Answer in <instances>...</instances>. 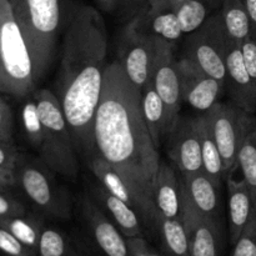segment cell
<instances>
[{
    "instance_id": "8d00e7d4",
    "label": "cell",
    "mask_w": 256,
    "mask_h": 256,
    "mask_svg": "<svg viewBox=\"0 0 256 256\" xmlns=\"http://www.w3.org/2000/svg\"><path fill=\"white\" fill-rule=\"evenodd\" d=\"M20 152L12 145V142L0 140V168L2 169L14 170Z\"/></svg>"
},
{
    "instance_id": "44dd1931",
    "label": "cell",
    "mask_w": 256,
    "mask_h": 256,
    "mask_svg": "<svg viewBox=\"0 0 256 256\" xmlns=\"http://www.w3.org/2000/svg\"><path fill=\"white\" fill-rule=\"evenodd\" d=\"M180 182L182 192L200 214L219 220V188L204 172L182 174Z\"/></svg>"
},
{
    "instance_id": "d6a6232c",
    "label": "cell",
    "mask_w": 256,
    "mask_h": 256,
    "mask_svg": "<svg viewBox=\"0 0 256 256\" xmlns=\"http://www.w3.org/2000/svg\"><path fill=\"white\" fill-rule=\"evenodd\" d=\"M28 210L19 199L9 192H0V220L25 214Z\"/></svg>"
},
{
    "instance_id": "f546056e",
    "label": "cell",
    "mask_w": 256,
    "mask_h": 256,
    "mask_svg": "<svg viewBox=\"0 0 256 256\" xmlns=\"http://www.w3.org/2000/svg\"><path fill=\"white\" fill-rule=\"evenodd\" d=\"M238 166L242 170V179L246 182L256 210V130L245 140L239 154Z\"/></svg>"
},
{
    "instance_id": "ffe728a7",
    "label": "cell",
    "mask_w": 256,
    "mask_h": 256,
    "mask_svg": "<svg viewBox=\"0 0 256 256\" xmlns=\"http://www.w3.org/2000/svg\"><path fill=\"white\" fill-rule=\"evenodd\" d=\"M152 199L156 214L169 219H182L180 178H178L174 168L169 166L164 162H160L159 169L155 175Z\"/></svg>"
},
{
    "instance_id": "8fae6325",
    "label": "cell",
    "mask_w": 256,
    "mask_h": 256,
    "mask_svg": "<svg viewBox=\"0 0 256 256\" xmlns=\"http://www.w3.org/2000/svg\"><path fill=\"white\" fill-rule=\"evenodd\" d=\"M166 138L168 155L180 174L202 172L199 115L180 116Z\"/></svg>"
},
{
    "instance_id": "7402d4cb",
    "label": "cell",
    "mask_w": 256,
    "mask_h": 256,
    "mask_svg": "<svg viewBox=\"0 0 256 256\" xmlns=\"http://www.w3.org/2000/svg\"><path fill=\"white\" fill-rule=\"evenodd\" d=\"M228 190H229V200H228L229 242L234 246L256 210L252 194L244 179H228Z\"/></svg>"
},
{
    "instance_id": "e575fe53",
    "label": "cell",
    "mask_w": 256,
    "mask_h": 256,
    "mask_svg": "<svg viewBox=\"0 0 256 256\" xmlns=\"http://www.w3.org/2000/svg\"><path fill=\"white\" fill-rule=\"evenodd\" d=\"M242 50L245 65L256 89V40L254 38L245 40L242 44Z\"/></svg>"
},
{
    "instance_id": "74e56055",
    "label": "cell",
    "mask_w": 256,
    "mask_h": 256,
    "mask_svg": "<svg viewBox=\"0 0 256 256\" xmlns=\"http://www.w3.org/2000/svg\"><path fill=\"white\" fill-rule=\"evenodd\" d=\"M148 0H122V12L129 20L148 9Z\"/></svg>"
},
{
    "instance_id": "60d3db41",
    "label": "cell",
    "mask_w": 256,
    "mask_h": 256,
    "mask_svg": "<svg viewBox=\"0 0 256 256\" xmlns=\"http://www.w3.org/2000/svg\"><path fill=\"white\" fill-rule=\"evenodd\" d=\"M244 4L246 6L248 14H249L250 24H252V36L256 40V0H244Z\"/></svg>"
},
{
    "instance_id": "4316f807",
    "label": "cell",
    "mask_w": 256,
    "mask_h": 256,
    "mask_svg": "<svg viewBox=\"0 0 256 256\" xmlns=\"http://www.w3.org/2000/svg\"><path fill=\"white\" fill-rule=\"evenodd\" d=\"M199 132L200 139H202V172L220 189L222 179L226 176V174H225L222 154L218 149L216 142H214L212 134H210L204 114L199 115Z\"/></svg>"
},
{
    "instance_id": "1f68e13d",
    "label": "cell",
    "mask_w": 256,
    "mask_h": 256,
    "mask_svg": "<svg viewBox=\"0 0 256 256\" xmlns=\"http://www.w3.org/2000/svg\"><path fill=\"white\" fill-rule=\"evenodd\" d=\"M0 256H39L12 232L0 226Z\"/></svg>"
},
{
    "instance_id": "4fadbf2b",
    "label": "cell",
    "mask_w": 256,
    "mask_h": 256,
    "mask_svg": "<svg viewBox=\"0 0 256 256\" xmlns=\"http://www.w3.org/2000/svg\"><path fill=\"white\" fill-rule=\"evenodd\" d=\"M88 166L102 186L136 210L145 229L154 232L156 209L152 202L144 199L104 158L100 156L99 152L88 162Z\"/></svg>"
},
{
    "instance_id": "277c9868",
    "label": "cell",
    "mask_w": 256,
    "mask_h": 256,
    "mask_svg": "<svg viewBox=\"0 0 256 256\" xmlns=\"http://www.w3.org/2000/svg\"><path fill=\"white\" fill-rule=\"evenodd\" d=\"M29 46L9 0H0V92L24 99L36 90Z\"/></svg>"
},
{
    "instance_id": "83f0119b",
    "label": "cell",
    "mask_w": 256,
    "mask_h": 256,
    "mask_svg": "<svg viewBox=\"0 0 256 256\" xmlns=\"http://www.w3.org/2000/svg\"><path fill=\"white\" fill-rule=\"evenodd\" d=\"M39 256H82L79 244L72 240L64 230L45 224L40 238Z\"/></svg>"
},
{
    "instance_id": "6da1fadb",
    "label": "cell",
    "mask_w": 256,
    "mask_h": 256,
    "mask_svg": "<svg viewBox=\"0 0 256 256\" xmlns=\"http://www.w3.org/2000/svg\"><path fill=\"white\" fill-rule=\"evenodd\" d=\"M108 32L100 12L78 6L62 32L55 90L78 152L85 162L98 154L94 122L108 68Z\"/></svg>"
},
{
    "instance_id": "d590c367",
    "label": "cell",
    "mask_w": 256,
    "mask_h": 256,
    "mask_svg": "<svg viewBox=\"0 0 256 256\" xmlns=\"http://www.w3.org/2000/svg\"><path fill=\"white\" fill-rule=\"evenodd\" d=\"M130 252L132 256H165L162 252H156L144 236L126 238Z\"/></svg>"
},
{
    "instance_id": "3957f363",
    "label": "cell",
    "mask_w": 256,
    "mask_h": 256,
    "mask_svg": "<svg viewBox=\"0 0 256 256\" xmlns=\"http://www.w3.org/2000/svg\"><path fill=\"white\" fill-rule=\"evenodd\" d=\"M29 46L36 82L44 79L56 54L58 40L72 12L68 0H9Z\"/></svg>"
},
{
    "instance_id": "e0dca14e",
    "label": "cell",
    "mask_w": 256,
    "mask_h": 256,
    "mask_svg": "<svg viewBox=\"0 0 256 256\" xmlns=\"http://www.w3.org/2000/svg\"><path fill=\"white\" fill-rule=\"evenodd\" d=\"M225 68V92H229L230 102L254 114L256 112V89L254 82L245 65L242 45L230 40L228 42Z\"/></svg>"
},
{
    "instance_id": "7bdbcfd3",
    "label": "cell",
    "mask_w": 256,
    "mask_h": 256,
    "mask_svg": "<svg viewBox=\"0 0 256 256\" xmlns=\"http://www.w3.org/2000/svg\"><path fill=\"white\" fill-rule=\"evenodd\" d=\"M155 2V0H148V4H150V2Z\"/></svg>"
},
{
    "instance_id": "8992f818",
    "label": "cell",
    "mask_w": 256,
    "mask_h": 256,
    "mask_svg": "<svg viewBox=\"0 0 256 256\" xmlns=\"http://www.w3.org/2000/svg\"><path fill=\"white\" fill-rule=\"evenodd\" d=\"M169 45L172 44L162 38L142 32L134 19L129 20L122 30L118 62L140 92L152 82L158 62Z\"/></svg>"
},
{
    "instance_id": "603a6c76",
    "label": "cell",
    "mask_w": 256,
    "mask_h": 256,
    "mask_svg": "<svg viewBox=\"0 0 256 256\" xmlns=\"http://www.w3.org/2000/svg\"><path fill=\"white\" fill-rule=\"evenodd\" d=\"M154 232L159 236L165 256H192L182 219H169L156 214Z\"/></svg>"
},
{
    "instance_id": "f1b7e54d",
    "label": "cell",
    "mask_w": 256,
    "mask_h": 256,
    "mask_svg": "<svg viewBox=\"0 0 256 256\" xmlns=\"http://www.w3.org/2000/svg\"><path fill=\"white\" fill-rule=\"evenodd\" d=\"M185 35L199 29L212 10L202 0H170Z\"/></svg>"
},
{
    "instance_id": "7a4b0ae2",
    "label": "cell",
    "mask_w": 256,
    "mask_h": 256,
    "mask_svg": "<svg viewBox=\"0 0 256 256\" xmlns=\"http://www.w3.org/2000/svg\"><path fill=\"white\" fill-rule=\"evenodd\" d=\"M94 139L100 156L154 205L152 184L159 169V152L142 115V92L118 60L108 64L105 72Z\"/></svg>"
},
{
    "instance_id": "836d02e7",
    "label": "cell",
    "mask_w": 256,
    "mask_h": 256,
    "mask_svg": "<svg viewBox=\"0 0 256 256\" xmlns=\"http://www.w3.org/2000/svg\"><path fill=\"white\" fill-rule=\"evenodd\" d=\"M14 132V116L10 105L2 98H0V140L12 142Z\"/></svg>"
},
{
    "instance_id": "52a82bcc",
    "label": "cell",
    "mask_w": 256,
    "mask_h": 256,
    "mask_svg": "<svg viewBox=\"0 0 256 256\" xmlns=\"http://www.w3.org/2000/svg\"><path fill=\"white\" fill-rule=\"evenodd\" d=\"M212 139L222 154L225 174L238 168V160L245 140L256 130L254 114L242 109L234 102H218L202 112Z\"/></svg>"
},
{
    "instance_id": "4dcf8cb0",
    "label": "cell",
    "mask_w": 256,
    "mask_h": 256,
    "mask_svg": "<svg viewBox=\"0 0 256 256\" xmlns=\"http://www.w3.org/2000/svg\"><path fill=\"white\" fill-rule=\"evenodd\" d=\"M232 256H256V212L234 244Z\"/></svg>"
},
{
    "instance_id": "9a60e30c",
    "label": "cell",
    "mask_w": 256,
    "mask_h": 256,
    "mask_svg": "<svg viewBox=\"0 0 256 256\" xmlns=\"http://www.w3.org/2000/svg\"><path fill=\"white\" fill-rule=\"evenodd\" d=\"M182 222L192 256H219V220L204 216L190 202L182 189Z\"/></svg>"
},
{
    "instance_id": "5bb4252c",
    "label": "cell",
    "mask_w": 256,
    "mask_h": 256,
    "mask_svg": "<svg viewBox=\"0 0 256 256\" xmlns=\"http://www.w3.org/2000/svg\"><path fill=\"white\" fill-rule=\"evenodd\" d=\"M20 110V122L25 139L38 152V156L56 174L69 179V172L60 155L54 149L46 129L40 120L34 94L24 98Z\"/></svg>"
},
{
    "instance_id": "ba28073f",
    "label": "cell",
    "mask_w": 256,
    "mask_h": 256,
    "mask_svg": "<svg viewBox=\"0 0 256 256\" xmlns=\"http://www.w3.org/2000/svg\"><path fill=\"white\" fill-rule=\"evenodd\" d=\"M228 36L220 12H212L204 24L184 36V55L205 72L225 84Z\"/></svg>"
},
{
    "instance_id": "7c38bea8",
    "label": "cell",
    "mask_w": 256,
    "mask_h": 256,
    "mask_svg": "<svg viewBox=\"0 0 256 256\" xmlns=\"http://www.w3.org/2000/svg\"><path fill=\"white\" fill-rule=\"evenodd\" d=\"M182 102L198 112H205L219 102L225 92V84L205 72L188 58L178 60Z\"/></svg>"
},
{
    "instance_id": "cb8c5ba5",
    "label": "cell",
    "mask_w": 256,
    "mask_h": 256,
    "mask_svg": "<svg viewBox=\"0 0 256 256\" xmlns=\"http://www.w3.org/2000/svg\"><path fill=\"white\" fill-rule=\"evenodd\" d=\"M142 109L152 142L159 149L162 139L168 136V120L164 102L152 82L142 92Z\"/></svg>"
},
{
    "instance_id": "f35d334b",
    "label": "cell",
    "mask_w": 256,
    "mask_h": 256,
    "mask_svg": "<svg viewBox=\"0 0 256 256\" xmlns=\"http://www.w3.org/2000/svg\"><path fill=\"white\" fill-rule=\"evenodd\" d=\"M15 185L14 170H6L0 168V192H6Z\"/></svg>"
},
{
    "instance_id": "d6986e66",
    "label": "cell",
    "mask_w": 256,
    "mask_h": 256,
    "mask_svg": "<svg viewBox=\"0 0 256 256\" xmlns=\"http://www.w3.org/2000/svg\"><path fill=\"white\" fill-rule=\"evenodd\" d=\"M132 19L142 32L162 38L172 46L184 39V32L170 0H155L150 2L148 9Z\"/></svg>"
},
{
    "instance_id": "30bf717a",
    "label": "cell",
    "mask_w": 256,
    "mask_h": 256,
    "mask_svg": "<svg viewBox=\"0 0 256 256\" xmlns=\"http://www.w3.org/2000/svg\"><path fill=\"white\" fill-rule=\"evenodd\" d=\"M34 98L40 120L49 134L52 146L66 166L69 180H75L80 170L79 152L59 100L54 92L49 89H36L34 92Z\"/></svg>"
},
{
    "instance_id": "5b68a950",
    "label": "cell",
    "mask_w": 256,
    "mask_h": 256,
    "mask_svg": "<svg viewBox=\"0 0 256 256\" xmlns=\"http://www.w3.org/2000/svg\"><path fill=\"white\" fill-rule=\"evenodd\" d=\"M39 156L20 154L14 169L15 185L24 194L34 212L49 220H70L72 218V198L69 190L55 178Z\"/></svg>"
},
{
    "instance_id": "b9f144b4",
    "label": "cell",
    "mask_w": 256,
    "mask_h": 256,
    "mask_svg": "<svg viewBox=\"0 0 256 256\" xmlns=\"http://www.w3.org/2000/svg\"><path fill=\"white\" fill-rule=\"evenodd\" d=\"M202 2H206L208 6H209L212 10L219 9L220 5H222V2H220L219 0H202Z\"/></svg>"
},
{
    "instance_id": "ab89813d",
    "label": "cell",
    "mask_w": 256,
    "mask_h": 256,
    "mask_svg": "<svg viewBox=\"0 0 256 256\" xmlns=\"http://www.w3.org/2000/svg\"><path fill=\"white\" fill-rule=\"evenodd\" d=\"M96 4L102 10L106 12H116L118 10H122V0H95Z\"/></svg>"
},
{
    "instance_id": "484cf974",
    "label": "cell",
    "mask_w": 256,
    "mask_h": 256,
    "mask_svg": "<svg viewBox=\"0 0 256 256\" xmlns=\"http://www.w3.org/2000/svg\"><path fill=\"white\" fill-rule=\"evenodd\" d=\"M220 15L230 42L242 45L252 36V24L244 0H222Z\"/></svg>"
},
{
    "instance_id": "ac0fdd59",
    "label": "cell",
    "mask_w": 256,
    "mask_h": 256,
    "mask_svg": "<svg viewBox=\"0 0 256 256\" xmlns=\"http://www.w3.org/2000/svg\"><path fill=\"white\" fill-rule=\"evenodd\" d=\"M88 195L99 205L125 238L144 236V224L136 210L102 186L99 182L89 185Z\"/></svg>"
},
{
    "instance_id": "ee69618b",
    "label": "cell",
    "mask_w": 256,
    "mask_h": 256,
    "mask_svg": "<svg viewBox=\"0 0 256 256\" xmlns=\"http://www.w3.org/2000/svg\"><path fill=\"white\" fill-rule=\"evenodd\" d=\"M219 2H222V0H219Z\"/></svg>"
},
{
    "instance_id": "d4e9b609",
    "label": "cell",
    "mask_w": 256,
    "mask_h": 256,
    "mask_svg": "<svg viewBox=\"0 0 256 256\" xmlns=\"http://www.w3.org/2000/svg\"><path fill=\"white\" fill-rule=\"evenodd\" d=\"M45 224L46 219L36 212H26L22 215L0 220V226L12 232L16 239H19L22 244L26 245L36 254Z\"/></svg>"
},
{
    "instance_id": "9c48e42d",
    "label": "cell",
    "mask_w": 256,
    "mask_h": 256,
    "mask_svg": "<svg viewBox=\"0 0 256 256\" xmlns=\"http://www.w3.org/2000/svg\"><path fill=\"white\" fill-rule=\"evenodd\" d=\"M84 240L79 244L82 256H132L128 239L89 196L80 199Z\"/></svg>"
},
{
    "instance_id": "2e32d148",
    "label": "cell",
    "mask_w": 256,
    "mask_h": 256,
    "mask_svg": "<svg viewBox=\"0 0 256 256\" xmlns=\"http://www.w3.org/2000/svg\"><path fill=\"white\" fill-rule=\"evenodd\" d=\"M152 85L164 102L168 120V135H169L179 120L182 102L178 59L174 55L172 45L166 46V49L162 52L155 69Z\"/></svg>"
}]
</instances>
